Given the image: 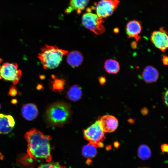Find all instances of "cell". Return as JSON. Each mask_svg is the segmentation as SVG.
<instances>
[{
  "instance_id": "18",
  "label": "cell",
  "mask_w": 168,
  "mask_h": 168,
  "mask_svg": "<svg viewBox=\"0 0 168 168\" xmlns=\"http://www.w3.org/2000/svg\"><path fill=\"white\" fill-rule=\"evenodd\" d=\"M82 153L84 157L86 158H92L96 155L97 151L96 147L89 143L83 147Z\"/></svg>"
},
{
  "instance_id": "25",
  "label": "cell",
  "mask_w": 168,
  "mask_h": 168,
  "mask_svg": "<svg viewBox=\"0 0 168 168\" xmlns=\"http://www.w3.org/2000/svg\"><path fill=\"white\" fill-rule=\"evenodd\" d=\"M162 61L164 65H167L168 62V57L166 56H164L162 59Z\"/></svg>"
},
{
  "instance_id": "28",
  "label": "cell",
  "mask_w": 168,
  "mask_h": 168,
  "mask_svg": "<svg viewBox=\"0 0 168 168\" xmlns=\"http://www.w3.org/2000/svg\"><path fill=\"white\" fill-rule=\"evenodd\" d=\"M131 46L133 49H135L137 46L136 41H133L131 44Z\"/></svg>"
},
{
  "instance_id": "10",
  "label": "cell",
  "mask_w": 168,
  "mask_h": 168,
  "mask_svg": "<svg viewBox=\"0 0 168 168\" xmlns=\"http://www.w3.org/2000/svg\"><path fill=\"white\" fill-rule=\"evenodd\" d=\"M15 122L13 117L0 114V134H7L14 129Z\"/></svg>"
},
{
  "instance_id": "14",
  "label": "cell",
  "mask_w": 168,
  "mask_h": 168,
  "mask_svg": "<svg viewBox=\"0 0 168 168\" xmlns=\"http://www.w3.org/2000/svg\"><path fill=\"white\" fill-rule=\"evenodd\" d=\"M144 81L147 83L155 82L159 78L158 71L151 66H147L144 70L142 75Z\"/></svg>"
},
{
  "instance_id": "11",
  "label": "cell",
  "mask_w": 168,
  "mask_h": 168,
  "mask_svg": "<svg viewBox=\"0 0 168 168\" xmlns=\"http://www.w3.org/2000/svg\"><path fill=\"white\" fill-rule=\"evenodd\" d=\"M141 30L140 22L136 20L129 22L126 27V31L128 38H134L136 41H138L141 38L139 35Z\"/></svg>"
},
{
  "instance_id": "21",
  "label": "cell",
  "mask_w": 168,
  "mask_h": 168,
  "mask_svg": "<svg viewBox=\"0 0 168 168\" xmlns=\"http://www.w3.org/2000/svg\"><path fill=\"white\" fill-rule=\"evenodd\" d=\"M41 164L38 168H66L57 162H51Z\"/></svg>"
},
{
  "instance_id": "7",
  "label": "cell",
  "mask_w": 168,
  "mask_h": 168,
  "mask_svg": "<svg viewBox=\"0 0 168 168\" xmlns=\"http://www.w3.org/2000/svg\"><path fill=\"white\" fill-rule=\"evenodd\" d=\"M119 2L118 0H101L92 8L95 9L97 15L103 19L112 14Z\"/></svg>"
},
{
  "instance_id": "24",
  "label": "cell",
  "mask_w": 168,
  "mask_h": 168,
  "mask_svg": "<svg viewBox=\"0 0 168 168\" xmlns=\"http://www.w3.org/2000/svg\"><path fill=\"white\" fill-rule=\"evenodd\" d=\"M162 151L163 153L167 152L168 151V145L166 144L162 145L161 147Z\"/></svg>"
},
{
  "instance_id": "29",
  "label": "cell",
  "mask_w": 168,
  "mask_h": 168,
  "mask_svg": "<svg viewBox=\"0 0 168 168\" xmlns=\"http://www.w3.org/2000/svg\"><path fill=\"white\" fill-rule=\"evenodd\" d=\"M135 120L133 119H129L128 120V122L130 124H133L134 123Z\"/></svg>"
},
{
  "instance_id": "22",
  "label": "cell",
  "mask_w": 168,
  "mask_h": 168,
  "mask_svg": "<svg viewBox=\"0 0 168 168\" xmlns=\"http://www.w3.org/2000/svg\"><path fill=\"white\" fill-rule=\"evenodd\" d=\"M8 95L12 97H15L17 94V91L16 88L14 86H12L10 88Z\"/></svg>"
},
{
  "instance_id": "30",
  "label": "cell",
  "mask_w": 168,
  "mask_h": 168,
  "mask_svg": "<svg viewBox=\"0 0 168 168\" xmlns=\"http://www.w3.org/2000/svg\"><path fill=\"white\" fill-rule=\"evenodd\" d=\"M17 102V101L16 99H13L11 101V103L13 104H16Z\"/></svg>"
},
{
  "instance_id": "5",
  "label": "cell",
  "mask_w": 168,
  "mask_h": 168,
  "mask_svg": "<svg viewBox=\"0 0 168 168\" xmlns=\"http://www.w3.org/2000/svg\"><path fill=\"white\" fill-rule=\"evenodd\" d=\"M104 22L103 19L92 13L91 12H87L82 17L83 26L98 35L103 34L105 31V28L103 25Z\"/></svg>"
},
{
  "instance_id": "12",
  "label": "cell",
  "mask_w": 168,
  "mask_h": 168,
  "mask_svg": "<svg viewBox=\"0 0 168 168\" xmlns=\"http://www.w3.org/2000/svg\"><path fill=\"white\" fill-rule=\"evenodd\" d=\"M23 117L27 121H32L36 118L38 114L37 107L33 104H28L23 105L21 110Z\"/></svg>"
},
{
  "instance_id": "19",
  "label": "cell",
  "mask_w": 168,
  "mask_h": 168,
  "mask_svg": "<svg viewBox=\"0 0 168 168\" xmlns=\"http://www.w3.org/2000/svg\"><path fill=\"white\" fill-rule=\"evenodd\" d=\"M138 155L141 159L145 160L151 157V150L147 146L142 145L139 148Z\"/></svg>"
},
{
  "instance_id": "16",
  "label": "cell",
  "mask_w": 168,
  "mask_h": 168,
  "mask_svg": "<svg viewBox=\"0 0 168 168\" xmlns=\"http://www.w3.org/2000/svg\"><path fill=\"white\" fill-rule=\"evenodd\" d=\"M82 94L81 88L78 85H75L72 86L69 89L67 97L70 100L76 101L81 98Z\"/></svg>"
},
{
  "instance_id": "4",
  "label": "cell",
  "mask_w": 168,
  "mask_h": 168,
  "mask_svg": "<svg viewBox=\"0 0 168 168\" xmlns=\"http://www.w3.org/2000/svg\"><path fill=\"white\" fill-rule=\"evenodd\" d=\"M105 133L100 127L99 121L96 122L83 131L84 137L96 147H103L105 139Z\"/></svg>"
},
{
  "instance_id": "23",
  "label": "cell",
  "mask_w": 168,
  "mask_h": 168,
  "mask_svg": "<svg viewBox=\"0 0 168 168\" xmlns=\"http://www.w3.org/2000/svg\"><path fill=\"white\" fill-rule=\"evenodd\" d=\"M168 91H167L164 94L163 97L164 103L167 106H168Z\"/></svg>"
},
{
  "instance_id": "26",
  "label": "cell",
  "mask_w": 168,
  "mask_h": 168,
  "mask_svg": "<svg viewBox=\"0 0 168 168\" xmlns=\"http://www.w3.org/2000/svg\"><path fill=\"white\" fill-rule=\"evenodd\" d=\"M141 113L143 115H146L148 113V109L146 107H144L141 110Z\"/></svg>"
},
{
  "instance_id": "1",
  "label": "cell",
  "mask_w": 168,
  "mask_h": 168,
  "mask_svg": "<svg viewBox=\"0 0 168 168\" xmlns=\"http://www.w3.org/2000/svg\"><path fill=\"white\" fill-rule=\"evenodd\" d=\"M25 138L28 143L27 152L34 159H41L50 162L52 159L49 136L33 128L27 132Z\"/></svg>"
},
{
  "instance_id": "20",
  "label": "cell",
  "mask_w": 168,
  "mask_h": 168,
  "mask_svg": "<svg viewBox=\"0 0 168 168\" xmlns=\"http://www.w3.org/2000/svg\"><path fill=\"white\" fill-rule=\"evenodd\" d=\"M64 82L63 79H55L52 83L53 89L58 91H62L64 88Z\"/></svg>"
},
{
  "instance_id": "27",
  "label": "cell",
  "mask_w": 168,
  "mask_h": 168,
  "mask_svg": "<svg viewBox=\"0 0 168 168\" xmlns=\"http://www.w3.org/2000/svg\"><path fill=\"white\" fill-rule=\"evenodd\" d=\"M99 81L101 85H104L106 82V80L103 77H101L99 78Z\"/></svg>"
},
{
  "instance_id": "15",
  "label": "cell",
  "mask_w": 168,
  "mask_h": 168,
  "mask_svg": "<svg viewBox=\"0 0 168 168\" xmlns=\"http://www.w3.org/2000/svg\"><path fill=\"white\" fill-rule=\"evenodd\" d=\"M83 57L79 51H74L70 52L67 57L68 64L73 68L79 67L83 61Z\"/></svg>"
},
{
  "instance_id": "17",
  "label": "cell",
  "mask_w": 168,
  "mask_h": 168,
  "mask_svg": "<svg viewBox=\"0 0 168 168\" xmlns=\"http://www.w3.org/2000/svg\"><path fill=\"white\" fill-rule=\"evenodd\" d=\"M104 68L106 71L109 74H117L120 69L119 63L113 59H109L106 61L104 64Z\"/></svg>"
},
{
  "instance_id": "33",
  "label": "cell",
  "mask_w": 168,
  "mask_h": 168,
  "mask_svg": "<svg viewBox=\"0 0 168 168\" xmlns=\"http://www.w3.org/2000/svg\"><path fill=\"white\" fill-rule=\"evenodd\" d=\"M1 104H0V109H1Z\"/></svg>"
},
{
  "instance_id": "31",
  "label": "cell",
  "mask_w": 168,
  "mask_h": 168,
  "mask_svg": "<svg viewBox=\"0 0 168 168\" xmlns=\"http://www.w3.org/2000/svg\"><path fill=\"white\" fill-rule=\"evenodd\" d=\"M114 32L115 33H118L119 32V29L118 28H116L114 29Z\"/></svg>"
},
{
  "instance_id": "9",
  "label": "cell",
  "mask_w": 168,
  "mask_h": 168,
  "mask_svg": "<svg viewBox=\"0 0 168 168\" xmlns=\"http://www.w3.org/2000/svg\"><path fill=\"white\" fill-rule=\"evenodd\" d=\"M98 121L100 127L105 133H112L118 127L117 119L112 116H104Z\"/></svg>"
},
{
  "instance_id": "3",
  "label": "cell",
  "mask_w": 168,
  "mask_h": 168,
  "mask_svg": "<svg viewBox=\"0 0 168 168\" xmlns=\"http://www.w3.org/2000/svg\"><path fill=\"white\" fill-rule=\"evenodd\" d=\"M70 111L67 105L62 103L54 104L47 109L45 114L46 121L54 125L65 123L70 116Z\"/></svg>"
},
{
  "instance_id": "6",
  "label": "cell",
  "mask_w": 168,
  "mask_h": 168,
  "mask_svg": "<svg viewBox=\"0 0 168 168\" xmlns=\"http://www.w3.org/2000/svg\"><path fill=\"white\" fill-rule=\"evenodd\" d=\"M22 75V71L18 69L17 64L5 63L0 67V79L17 85Z\"/></svg>"
},
{
  "instance_id": "32",
  "label": "cell",
  "mask_w": 168,
  "mask_h": 168,
  "mask_svg": "<svg viewBox=\"0 0 168 168\" xmlns=\"http://www.w3.org/2000/svg\"><path fill=\"white\" fill-rule=\"evenodd\" d=\"M119 144V143L118 142H116L114 143V145L116 147H117V146L118 147Z\"/></svg>"
},
{
  "instance_id": "8",
  "label": "cell",
  "mask_w": 168,
  "mask_h": 168,
  "mask_svg": "<svg viewBox=\"0 0 168 168\" xmlns=\"http://www.w3.org/2000/svg\"><path fill=\"white\" fill-rule=\"evenodd\" d=\"M151 40L155 47L165 52L168 46L167 32L164 28L154 32L151 35Z\"/></svg>"
},
{
  "instance_id": "2",
  "label": "cell",
  "mask_w": 168,
  "mask_h": 168,
  "mask_svg": "<svg viewBox=\"0 0 168 168\" xmlns=\"http://www.w3.org/2000/svg\"><path fill=\"white\" fill-rule=\"evenodd\" d=\"M68 53V51L59 49L56 46L46 45L41 49L38 57L45 69H52L57 68L63 56Z\"/></svg>"
},
{
  "instance_id": "34",
  "label": "cell",
  "mask_w": 168,
  "mask_h": 168,
  "mask_svg": "<svg viewBox=\"0 0 168 168\" xmlns=\"http://www.w3.org/2000/svg\"></svg>"
},
{
  "instance_id": "13",
  "label": "cell",
  "mask_w": 168,
  "mask_h": 168,
  "mask_svg": "<svg viewBox=\"0 0 168 168\" xmlns=\"http://www.w3.org/2000/svg\"><path fill=\"white\" fill-rule=\"evenodd\" d=\"M89 0H70L69 7L65 10V13L70 14L75 11L77 14H80L85 9Z\"/></svg>"
}]
</instances>
